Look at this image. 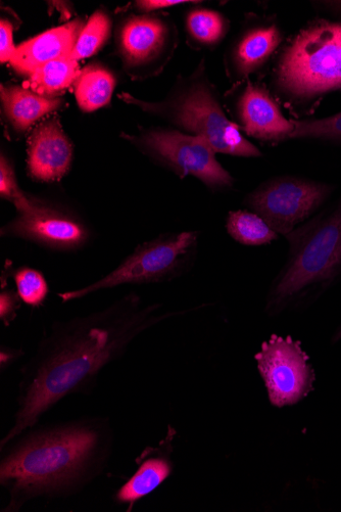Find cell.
Here are the masks:
<instances>
[{"mask_svg":"<svg viewBox=\"0 0 341 512\" xmlns=\"http://www.w3.org/2000/svg\"><path fill=\"white\" fill-rule=\"evenodd\" d=\"M24 354L25 352L22 349L2 346V349H0V370L4 372L22 358Z\"/></svg>","mask_w":341,"mask_h":512,"instance_id":"29","label":"cell"},{"mask_svg":"<svg viewBox=\"0 0 341 512\" xmlns=\"http://www.w3.org/2000/svg\"><path fill=\"white\" fill-rule=\"evenodd\" d=\"M15 23L10 18L0 21V62L10 63L16 49L14 45Z\"/></svg>","mask_w":341,"mask_h":512,"instance_id":"27","label":"cell"},{"mask_svg":"<svg viewBox=\"0 0 341 512\" xmlns=\"http://www.w3.org/2000/svg\"><path fill=\"white\" fill-rule=\"evenodd\" d=\"M119 99L174 129L204 138L216 154L247 159L264 156L230 120L204 59L191 74L178 76L162 101H141L127 92H122Z\"/></svg>","mask_w":341,"mask_h":512,"instance_id":"4","label":"cell"},{"mask_svg":"<svg viewBox=\"0 0 341 512\" xmlns=\"http://www.w3.org/2000/svg\"><path fill=\"white\" fill-rule=\"evenodd\" d=\"M115 447L109 417L82 416L37 425L0 448V486L9 495L4 512L36 499H67L107 471Z\"/></svg>","mask_w":341,"mask_h":512,"instance_id":"2","label":"cell"},{"mask_svg":"<svg viewBox=\"0 0 341 512\" xmlns=\"http://www.w3.org/2000/svg\"><path fill=\"white\" fill-rule=\"evenodd\" d=\"M294 123L289 141L312 139L341 145V111L321 119H291Z\"/></svg>","mask_w":341,"mask_h":512,"instance_id":"23","label":"cell"},{"mask_svg":"<svg viewBox=\"0 0 341 512\" xmlns=\"http://www.w3.org/2000/svg\"><path fill=\"white\" fill-rule=\"evenodd\" d=\"M75 86V97L81 111L91 113L110 104L116 88L115 75L99 64L86 66Z\"/></svg>","mask_w":341,"mask_h":512,"instance_id":"19","label":"cell"},{"mask_svg":"<svg viewBox=\"0 0 341 512\" xmlns=\"http://www.w3.org/2000/svg\"><path fill=\"white\" fill-rule=\"evenodd\" d=\"M115 42L126 74L143 80L168 66L179 45V32L169 14L130 15L118 23Z\"/></svg>","mask_w":341,"mask_h":512,"instance_id":"9","label":"cell"},{"mask_svg":"<svg viewBox=\"0 0 341 512\" xmlns=\"http://www.w3.org/2000/svg\"><path fill=\"white\" fill-rule=\"evenodd\" d=\"M131 145L179 178L192 176L212 192L233 188L235 180L217 160L216 152L200 136L174 128H150L136 135L122 134Z\"/></svg>","mask_w":341,"mask_h":512,"instance_id":"7","label":"cell"},{"mask_svg":"<svg viewBox=\"0 0 341 512\" xmlns=\"http://www.w3.org/2000/svg\"><path fill=\"white\" fill-rule=\"evenodd\" d=\"M16 290L24 304L33 308H39L45 303L50 286L41 271L22 266L12 270Z\"/></svg>","mask_w":341,"mask_h":512,"instance_id":"25","label":"cell"},{"mask_svg":"<svg viewBox=\"0 0 341 512\" xmlns=\"http://www.w3.org/2000/svg\"><path fill=\"white\" fill-rule=\"evenodd\" d=\"M199 231L162 235L139 245L118 267L83 287L59 293L63 303L122 286L162 284L178 278L193 265L199 246Z\"/></svg>","mask_w":341,"mask_h":512,"instance_id":"6","label":"cell"},{"mask_svg":"<svg viewBox=\"0 0 341 512\" xmlns=\"http://www.w3.org/2000/svg\"><path fill=\"white\" fill-rule=\"evenodd\" d=\"M224 102L230 120L243 134L269 146L289 141L294 123L284 116L266 84L252 79L235 83Z\"/></svg>","mask_w":341,"mask_h":512,"instance_id":"11","label":"cell"},{"mask_svg":"<svg viewBox=\"0 0 341 512\" xmlns=\"http://www.w3.org/2000/svg\"><path fill=\"white\" fill-rule=\"evenodd\" d=\"M112 34V19L105 11H96L83 28L71 58L77 62L99 53Z\"/></svg>","mask_w":341,"mask_h":512,"instance_id":"22","label":"cell"},{"mask_svg":"<svg viewBox=\"0 0 341 512\" xmlns=\"http://www.w3.org/2000/svg\"><path fill=\"white\" fill-rule=\"evenodd\" d=\"M332 193L333 186L328 183L280 175L260 183L243 199V205L285 238L311 219Z\"/></svg>","mask_w":341,"mask_h":512,"instance_id":"8","label":"cell"},{"mask_svg":"<svg viewBox=\"0 0 341 512\" xmlns=\"http://www.w3.org/2000/svg\"><path fill=\"white\" fill-rule=\"evenodd\" d=\"M269 88L296 116L340 90L341 21L315 20L290 37L274 60Z\"/></svg>","mask_w":341,"mask_h":512,"instance_id":"3","label":"cell"},{"mask_svg":"<svg viewBox=\"0 0 341 512\" xmlns=\"http://www.w3.org/2000/svg\"><path fill=\"white\" fill-rule=\"evenodd\" d=\"M5 271L2 274V291H0V320L8 328L15 321L23 301L17 290L8 288V278L12 275V264L7 261Z\"/></svg>","mask_w":341,"mask_h":512,"instance_id":"26","label":"cell"},{"mask_svg":"<svg viewBox=\"0 0 341 512\" xmlns=\"http://www.w3.org/2000/svg\"><path fill=\"white\" fill-rule=\"evenodd\" d=\"M176 433L169 428L166 438L158 446L146 447L136 458V470L117 490L114 501L132 511L135 505L155 492L173 474V440Z\"/></svg>","mask_w":341,"mask_h":512,"instance_id":"15","label":"cell"},{"mask_svg":"<svg viewBox=\"0 0 341 512\" xmlns=\"http://www.w3.org/2000/svg\"><path fill=\"white\" fill-rule=\"evenodd\" d=\"M162 308L131 292L100 310L55 321L20 370L13 425L0 448L37 426L66 398L90 394L101 372L141 335L184 313Z\"/></svg>","mask_w":341,"mask_h":512,"instance_id":"1","label":"cell"},{"mask_svg":"<svg viewBox=\"0 0 341 512\" xmlns=\"http://www.w3.org/2000/svg\"><path fill=\"white\" fill-rule=\"evenodd\" d=\"M226 230L235 242L245 246L269 245L279 239L277 232L261 216L250 210L230 212Z\"/></svg>","mask_w":341,"mask_h":512,"instance_id":"21","label":"cell"},{"mask_svg":"<svg viewBox=\"0 0 341 512\" xmlns=\"http://www.w3.org/2000/svg\"><path fill=\"white\" fill-rule=\"evenodd\" d=\"M285 239L287 258L267 297L270 315L282 312L308 290L331 283L341 273V196Z\"/></svg>","mask_w":341,"mask_h":512,"instance_id":"5","label":"cell"},{"mask_svg":"<svg viewBox=\"0 0 341 512\" xmlns=\"http://www.w3.org/2000/svg\"><path fill=\"white\" fill-rule=\"evenodd\" d=\"M0 235L60 253L78 252L92 239L89 225L80 216L38 198L33 212L18 214L2 227Z\"/></svg>","mask_w":341,"mask_h":512,"instance_id":"12","label":"cell"},{"mask_svg":"<svg viewBox=\"0 0 341 512\" xmlns=\"http://www.w3.org/2000/svg\"><path fill=\"white\" fill-rule=\"evenodd\" d=\"M255 358L273 406L296 405L313 391L315 372L299 341L273 335Z\"/></svg>","mask_w":341,"mask_h":512,"instance_id":"10","label":"cell"},{"mask_svg":"<svg viewBox=\"0 0 341 512\" xmlns=\"http://www.w3.org/2000/svg\"><path fill=\"white\" fill-rule=\"evenodd\" d=\"M284 34L276 15L249 13L229 42L224 68L232 84L261 75L282 48Z\"/></svg>","mask_w":341,"mask_h":512,"instance_id":"13","label":"cell"},{"mask_svg":"<svg viewBox=\"0 0 341 512\" xmlns=\"http://www.w3.org/2000/svg\"><path fill=\"white\" fill-rule=\"evenodd\" d=\"M81 71L79 62L71 57L61 58L38 68L23 86L41 97L57 99L75 84Z\"/></svg>","mask_w":341,"mask_h":512,"instance_id":"20","label":"cell"},{"mask_svg":"<svg viewBox=\"0 0 341 512\" xmlns=\"http://www.w3.org/2000/svg\"><path fill=\"white\" fill-rule=\"evenodd\" d=\"M186 4L197 5L201 2H192V0H138L134 3V7L141 14H155Z\"/></svg>","mask_w":341,"mask_h":512,"instance_id":"28","label":"cell"},{"mask_svg":"<svg viewBox=\"0 0 341 512\" xmlns=\"http://www.w3.org/2000/svg\"><path fill=\"white\" fill-rule=\"evenodd\" d=\"M341 340V325L340 328L337 330L335 336L333 337V342H338Z\"/></svg>","mask_w":341,"mask_h":512,"instance_id":"30","label":"cell"},{"mask_svg":"<svg viewBox=\"0 0 341 512\" xmlns=\"http://www.w3.org/2000/svg\"><path fill=\"white\" fill-rule=\"evenodd\" d=\"M74 147L58 116L42 120L27 141V172L38 182H57L71 170Z\"/></svg>","mask_w":341,"mask_h":512,"instance_id":"14","label":"cell"},{"mask_svg":"<svg viewBox=\"0 0 341 512\" xmlns=\"http://www.w3.org/2000/svg\"><path fill=\"white\" fill-rule=\"evenodd\" d=\"M86 23L78 18L29 39L18 46L9 64L16 73L28 78L47 63L71 57Z\"/></svg>","mask_w":341,"mask_h":512,"instance_id":"16","label":"cell"},{"mask_svg":"<svg viewBox=\"0 0 341 512\" xmlns=\"http://www.w3.org/2000/svg\"><path fill=\"white\" fill-rule=\"evenodd\" d=\"M231 28L222 13L204 7H192L184 15L187 42L194 50H214L224 41Z\"/></svg>","mask_w":341,"mask_h":512,"instance_id":"18","label":"cell"},{"mask_svg":"<svg viewBox=\"0 0 341 512\" xmlns=\"http://www.w3.org/2000/svg\"><path fill=\"white\" fill-rule=\"evenodd\" d=\"M3 113L16 136H24L43 117L65 108L62 98L48 99L17 84H2L0 90Z\"/></svg>","mask_w":341,"mask_h":512,"instance_id":"17","label":"cell"},{"mask_svg":"<svg viewBox=\"0 0 341 512\" xmlns=\"http://www.w3.org/2000/svg\"><path fill=\"white\" fill-rule=\"evenodd\" d=\"M0 197L11 202L18 214L31 213L36 208L37 198L21 190L15 165L5 152L0 156Z\"/></svg>","mask_w":341,"mask_h":512,"instance_id":"24","label":"cell"}]
</instances>
